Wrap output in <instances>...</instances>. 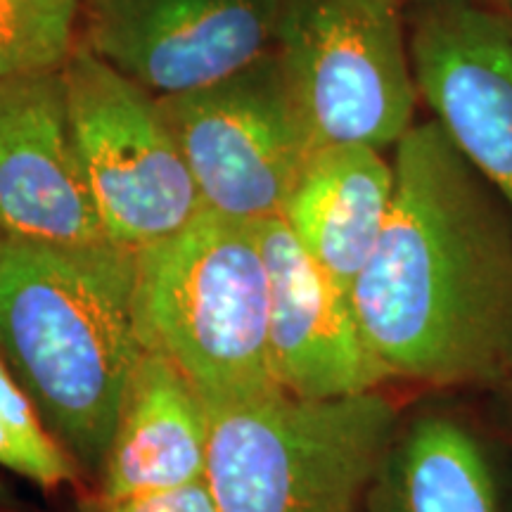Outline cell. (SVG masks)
<instances>
[{
	"mask_svg": "<svg viewBox=\"0 0 512 512\" xmlns=\"http://www.w3.org/2000/svg\"><path fill=\"white\" fill-rule=\"evenodd\" d=\"M394 195L351 290L387 380L512 384V209L437 119L394 145Z\"/></svg>",
	"mask_w": 512,
	"mask_h": 512,
	"instance_id": "obj_1",
	"label": "cell"
},
{
	"mask_svg": "<svg viewBox=\"0 0 512 512\" xmlns=\"http://www.w3.org/2000/svg\"><path fill=\"white\" fill-rule=\"evenodd\" d=\"M143 351L131 249L8 238L0 252V356L81 477L95 484Z\"/></svg>",
	"mask_w": 512,
	"mask_h": 512,
	"instance_id": "obj_2",
	"label": "cell"
},
{
	"mask_svg": "<svg viewBox=\"0 0 512 512\" xmlns=\"http://www.w3.org/2000/svg\"><path fill=\"white\" fill-rule=\"evenodd\" d=\"M133 254L143 347L174 361L207 408L283 392L271 363V283L256 221L204 209Z\"/></svg>",
	"mask_w": 512,
	"mask_h": 512,
	"instance_id": "obj_3",
	"label": "cell"
},
{
	"mask_svg": "<svg viewBox=\"0 0 512 512\" xmlns=\"http://www.w3.org/2000/svg\"><path fill=\"white\" fill-rule=\"evenodd\" d=\"M396 432L377 389L209 408L207 484L221 512H361Z\"/></svg>",
	"mask_w": 512,
	"mask_h": 512,
	"instance_id": "obj_4",
	"label": "cell"
},
{
	"mask_svg": "<svg viewBox=\"0 0 512 512\" xmlns=\"http://www.w3.org/2000/svg\"><path fill=\"white\" fill-rule=\"evenodd\" d=\"M403 0H283L273 53L311 150L394 147L415 86Z\"/></svg>",
	"mask_w": 512,
	"mask_h": 512,
	"instance_id": "obj_5",
	"label": "cell"
},
{
	"mask_svg": "<svg viewBox=\"0 0 512 512\" xmlns=\"http://www.w3.org/2000/svg\"><path fill=\"white\" fill-rule=\"evenodd\" d=\"M62 81L76 152L114 245L136 252L207 209L157 95L83 46L62 64Z\"/></svg>",
	"mask_w": 512,
	"mask_h": 512,
	"instance_id": "obj_6",
	"label": "cell"
},
{
	"mask_svg": "<svg viewBox=\"0 0 512 512\" xmlns=\"http://www.w3.org/2000/svg\"><path fill=\"white\" fill-rule=\"evenodd\" d=\"M159 105L204 207L240 221L280 216L313 150L273 48L228 79Z\"/></svg>",
	"mask_w": 512,
	"mask_h": 512,
	"instance_id": "obj_7",
	"label": "cell"
},
{
	"mask_svg": "<svg viewBox=\"0 0 512 512\" xmlns=\"http://www.w3.org/2000/svg\"><path fill=\"white\" fill-rule=\"evenodd\" d=\"M283 0H86L83 48L157 98L228 79L273 48Z\"/></svg>",
	"mask_w": 512,
	"mask_h": 512,
	"instance_id": "obj_8",
	"label": "cell"
},
{
	"mask_svg": "<svg viewBox=\"0 0 512 512\" xmlns=\"http://www.w3.org/2000/svg\"><path fill=\"white\" fill-rule=\"evenodd\" d=\"M406 31L418 95L512 209L508 17L479 0H413Z\"/></svg>",
	"mask_w": 512,
	"mask_h": 512,
	"instance_id": "obj_9",
	"label": "cell"
},
{
	"mask_svg": "<svg viewBox=\"0 0 512 512\" xmlns=\"http://www.w3.org/2000/svg\"><path fill=\"white\" fill-rule=\"evenodd\" d=\"M0 221L31 245H114L76 152L62 69L0 79Z\"/></svg>",
	"mask_w": 512,
	"mask_h": 512,
	"instance_id": "obj_10",
	"label": "cell"
},
{
	"mask_svg": "<svg viewBox=\"0 0 512 512\" xmlns=\"http://www.w3.org/2000/svg\"><path fill=\"white\" fill-rule=\"evenodd\" d=\"M271 283L273 375L297 399L373 392L387 377L358 325L351 294L306 254L280 216L256 221Z\"/></svg>",
	"mask_w": 512,
	"mask_h": 512,
	"instance_id": "obj_11",
	"label": "cell"
},
{
	"mask_svg": "<svg viewBox=\"0 0 512 512\" xmlns=\"http://www.w3.org/2000/svg\"><path fill=\"white\" fill-rule=\"evenodd\" d=\"M209 408L174 361L143 351L121 399L95 494L131 498L204 482Z\"/></svg>",
	"mask_w": 512,
	"mask_h": 512,
	"instance_id": "obj_12",
	"label": "cell"
},
{
	"mask_svg": "<svg viewBox=\"0 0 512 512\" xmlns=\"http://www.w3.org/2000/svg\"><path fill=\"white\" fill-rule=\"evenodd\" d=\"M394 166L370 145H328L306 159L280 211L299 245L351 294L380 240Z\"/></svg>",
	"mask_w": 512,
	"mask_h": 512,
	"instance_id": "obj_13",
	"label": "cell"
},
{
	"mask_svg": "<svg viewBox=\"0 0 512 512\" xmlns=\"http://www.w3.org/2000/svg\"><path fill=\"white\" fill-rule=\"evenodd\" d=\"M370 512H498L489 460L448 415L399 427L368 494Z\"/></svg>",
	"mask_w": 512,
	"mask_h": 512,
	"instance_id": "obj_14",
	"label": "cell"
},
{
	"mask_svg": "<svg viewBox=\"0 0 512 512\" xmlns=\"http://www.w3.org/2000/svg\"><path fill=\"white\" fill-rule=\"evenodd\" d=\"M0 470L46 491L81 482L79 467L57 444L34 403L0 356Z\"/></svg>",
	"mask_w": 512,
	"mask_h": 512,
	"instance_id": "obj_15",
	"label": "cell"
},
{
	"mask_svg": "<svg viewBox=\"0 0 512 512\" xmlns=\"http://www.w3.org/2000/svg\"><path fill=\"white\" fill-rule=\"evenodd\" d=\"M81 0H0V79L62 69Z\"/></svg>",
	"mask_w": 512,
	"mask_h": 512,
	"instance_id": "obj_16",
	"label": "cell"
},
{
	"mask_svg": "<svg viewBox=\"0 0 512 512\" xmlns=\"http://www.w3.org/2000/svg\"><path fill=\"white\" fill-rule=\"evenodd\" d=\"M79 512H221L211 489L204 482H195L181 489L159 491V494L105 498L100 494L86 496L79 503Z\"/></svg>",
	"mask_w": 512,
	"mask_h": 512,
	"instance_id": "obj_17",
	"label": "cell"
},
{
	"mask_svg": "<svg viewBox=\"0 0 512 512\" xmlns=\"http://www.w3.org/2000/svg\"><path fill=\"white\" fill-rule=\"evenodd\" d=\"M0 512H31L29 505L5 482V477H0Z\"/></svg>",
	"mask_w": 512,
	"mask_h": 512,
	"instance_id": "obj_18",
	"label": "cell"
},
{
	"mask_svg": "<svg viewBox=\"0 0 512 512\" xmlns=\"http://www.w3.org/2000/svg\"><path fill=\"white\" fill-rule=\"evenodd\" d=\"M5 242H8V233H5V226H3V221H0V252H3Z\"/></svg>",
	"mask_w": 512,
	"mask_h": 512,
	"instance_id": "obj_19",
	"label": "cell"
},
{
	"mask_svg": "<svg viewBox=\"0 0 512 512\" xmlns=\"http://www.w3.org/2000/svg\"><path fill=\"white\" fill-rule=\"evenodd\" d=\"M505 17H508V22H510V29H512V0H510V3H508V15H505Z\"/></svg>",
	"mask_w": 512,
	"mask_h": 512,
	"instance_id": "obj_20",
	"label": "cell"
},
{
	"mask_svg": "<svg viewBox=\"0 0 512 512\" xmlns=\"http://www.w3.org/2000/svg\"><path fill=\"white\" fill-rule=\"evenodd\" d=\"M479 3H486V0H479ZM505 3H510V0H505Z\"/></svg>",
	"mask_w": 512,
	"mask_h": 512,
	"instance_id": "obj_21",
	"label": "cell"
}]
</instances>
